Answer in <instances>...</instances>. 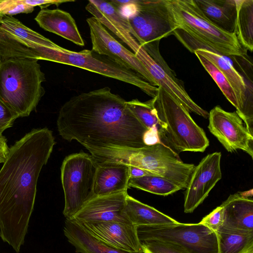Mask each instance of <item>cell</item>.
I'll list each match as a JSON object with an SVG mask.
<instances>
[{
	"label": "cell",
	"mask_w": 253,
	"mask_h": 253,
	"mask_svg": "<svg viewBox=\"0 0 253 253\" xmlns=\"http://www.w3.org/2000/svg\"><path fill=\"white\" fill-rule=\"evenodd\" d=\"M126 102L107 86L74 96L59 110V134L68 141H77L90 154L149 146L160 135L144 126Z\"/></svg>",
	"instance_id": "cell-1"
},
{
	"label": "cell",
	"mask_w": 253,
	"mask_h": 253,
	"mask_svg": "<svg viewBox=\"0 0 253 253\" xmlns=\"http://www.w3.org/2000/svg\"><path fill=\"white\" fill-rule=\"evenodd\" d=\"M55 143L47 127L33 129L9 148L0 169V236L17 253L28 231L39 174Z\"/></svg>",
	"instance_id": "cell-2"
},
{
	"label": "cell",
	"mask_w": 253,
	"mask_h": 253,
	"mask_svg": "<svg viewBox=\"0 0 253 253\" xmlns=\"http://www.w3.org/2000/svg\"><path fill=\"white\" fill-rule=\"evenodd\" d=\"M167 0L177 26L174 35L185 46L198 43L196 49L206 48L223 56L244 58L247 55V51L235 33L226 32L211 22L194 0Z\"/></svg>",
	"instance_id": "cell-3"
},
{
	"label": "cell",
	"mask_w": 253,
	"mask_h": 253,
	"mask_svg": "<svg viewBox=\"0 0 253 253\" xmlns=\"http://www.w3.org/2000/svg\"><path fill=\"white\" fill-rule=\"evenodd\" d=\"M38 61L11 59L0 62V99L19 117L29 116L44 94L45 75Z\"/></svg>",
	"instance_id": "cell-4"
},
{
	"label": "cell",
	"mask_w": 253,
	"mask_h": 253,
	"mask_svg": "<svg viewBox=\"0 0 253 253\" xmlns=\"http://www.w3.org/2000/svg\"><path fill=\"white\" fill-rule=\"evenodd\" d=\"M178 154L162 143L137 149L106 151L93 155L96 162L123 163L163 177L185 189L195 167L185 163Z\"/></svg>",
	"instance_id": "cell-5"
},
{
	"label": "cell",
	"mask_w": 253,
	"mask_h": 253,
	"mask_svg": "<svg viewBox=\"0 0 253 253\" xmlns=\"http://www.w3.org/2000/svg\"><path fill=\"white\" fill-rule=\"evenodd\" d=\"M152 98L157 117L165 126L166 145L177 154L185 151L204 152L209 140L189 111L161 87Z\"/></svg>",
	"instance_id": "cell-6"
},
{
	"label": "cell",
	"mask_w": 253,
	"mask_h": 253,
	"mask_svg": "<svg viewBox=\"0 0 253 253\" xmlns=\"http://www.w3.org/2000/svg\"><path fill=\"white\" fill-rule=\"evenodd\" d=\"M97 55L88 49L79 52L69 50L53 42L50 46H46L44 60L73 66L117 80L138 87L152 98L155 97L158 87L108 57L101 58Z\"/></svg>",
	"instance_id": "cell-7"
},
{
	"label": "cell",
	"mask_w": 253,
	"mask_h": 253,
	"mask_svg": "<svg viewBox=\"0 0 253 253\" xmlns=\"http://www.w3.org/2000/svg\"><path fill=\"white\" fill-rule=\"evenodd\" d=\"M124 7L128 8L126 16L145 51L159 47L161 39L177 30L167 0H132Z\"/></svg>",
	"instance_id": "cell-8"
},
{
	"label": "cell",
	"mask_w": 253,
	"mask_h": 253,
	"mask_svg": "<svg viewBox=\"0 0 253 253\" xmlns=\"http://www.w3.org/2000/svg\"><path fill=\"white\" fill-rule=\"evenodd\" d=\"M97 165L91 155L81 151L67 156L61 167L65 204L63 214L71 219L81 207L95 197Z\"/></svg>",
	"instance_id": "cell-9"
},
{
	"label": "cell",
	"mask_w": 253,
	"mask_h": 253,
	"mask_svg": "<svg viewBox=\"0 0 253 253\" xmlns=\"http://www.w3.org/2000/svg\"><path fill=\"white\" fill-rule=\"evenodd\" d=\"M141 242L157 240L178 245L191 253H217L216 232L200 223L137 227Z\"/></svg>",
	"instance_id": "cell-10"
},
{
	"label": "cell",
	"mask_w": 253,
	"mask_h": 253,
	"mask_svg": "<svg viewBox=\"0 0 253 253\" xmlns=\"http://www.w3.org/2000/svg\"><path fill=\"white\" fill-rule=\"evenodd\" d=\"M89 29L92 51L127 69L138 74L144 80L157 87V84L141 62L135 55L113 36L96 18L86 19Z\"/></svg>",
	"instance_id": "cell-11"
},
{
	"label": "cell",
	"mask_w": 253,
	"mask_h": 253,
	"mask_svg": "<svg viewBox=\"0 0 253 253\" xmlns=\"http://www.w3.org/2000/svg\"><path fill=\"white\" fill-rule=\"evenodd\" d=\"M209 113L208 128L229 152L242 150L253 158V135L236 112L216 106Z\"/></svg>",
	"instance_id": "cell-12"
},
{
	"label": "cell",
	"mask_w": 253,
	"mask_h": 253,
	"mask_svg": "<svg viewBox=\"0 0 253 253\" xmlns=\"http://www.w3.org/2000/svg\"><path fill=\"white\" fill-rule=\"evenodd\" d=\"M221 154H209L195 166L184 194V211L192 213L201 204L222 177Z\"/></svg>",
	"instance_id": "cell-13"
},
{
	"label": "cell",
	"mask_w": 253,
	"mask_h": 253,
	"mask_svg": "<svg viewBox=\"0 0 253 253\" xmlns=\"http://www.w3.org/2000/svg\"><path fill=\"white\" fill-rule=\"evenodd\" d=\"M76 221L95 238L112 247L129 253L142 251L137 227L131 224L116 221Z\"/></svg>",
	"instance_id": "cell-14"
},
{
	"label": "cell",
	"mask_w": 253,
	"mask_h": 253,
	"mask_svg": "<svg viewBox=\"0 0 253 253\" xmlns=\"http://www.w3.org/2000/svg\"><path fill=\"white\" fill-rule=\"evenodd\" d=\"M127 191L95 196L73 217L79 222L116 221L131 224L125 212Z\"/></svg>",
	"instance_id": "cell-15"
},
{
	"label": "cell",
	"mask_w": 253,
	"mask_h": 253,
	"mask_svg": "<svg viewBox=\"0 0 253 253\" xmlns=\"http://www.w3.org/2000/svg\"><path fill=\"white\" fill-rule=\"evenodd\" d=\"M253 189L230 195L221 206L223 221L217 231L253 232Z\"/></svg>",
	"instance_id": "cell-16"
},
{
	"label": "cell",
	"mask_w": 253,
	"mask_h": 253,
	"mask_svg": "<svg viewBox=\"0 0 253 253\" xmlns=\"http://www.w3.org/2000/svg\"><path fill=\"white\" fill-rule=\"evenodd\" d=\"M96 163L93 188L95 196L127 191L130 178L128 165L112 162Z\"/></svg>",
	"instance_id": "cell-17"
},
{
	"label": "cell",
	"mask_w": 253,
	"mask_h": 253,
	"mask_svg": "<svg viewBox=\"0 0 253 253\" xmlns=\"http://www.w3.org/2000/svg\"><path fill=\"white\" fill-rule=\"evenodd\" d=\"M35 19L44 30L56 34L78 45H84L76 23L69 12L59 8L42 9Z\"/></svg>",
	"instance_id": "cell-18"
},
{
	"label": "cell",
	"mask_w": 253,
	"mask_h": 253,
	"mask_svg": "<svg viewBox=\"0 0 253 253\" xmlns=\"http://www.w3.org/2000/svg\"><path fill=\"white\" fill-rule=\"evenodd\" d=\"M63 232L77 253H142V251L129 253L112 247L95 238L73 219H65Z\"/></svg>",
	"instance_id": "cell-19"
},
{
	"label": "cell",
	"mask_w": 253,
	"mask_h": 253,
	"mask_svg": "<svg viewBox=\"0 0 253 253\" xmlns=\"http://www.w3.org/2000/svg\"><path fill=\"white\" fill-rule=\"evenodd\" d=\"M125 212L133 225H164L178 224L179 222L156 209L146 205L129 196H126Z\"/></svg>",
	"instance_id": "cell-20"
},
{
	"label": "cell",
	"mask_w": 253,
	"mask_h": 253,
	"mask_svg": "<svg viewBox=\"0 0 253 253\" xmlns=\"http://www.w3.org/2000/svg\"><path fill=\"white\" fill-rule=\"evenodd\" d=\"M204 15L221 29L234 33L236 17L235 0H194Z\"/></svg>",
	"instance_id": "cell-21"
},
{
	"label": "cell",
	"mask_w": 253,
	"mask_h": 253,
	"mask_svg": "<svg viewBox=\"0 0 253 253\" xmlns=\"http://www.w3.org/2000/svg\"><path fill=\"white\" fill-rule=\"evenodd\" d=\"M236 17L234 33L246 50L253 49V0H235Z\"/></svg>",
	"instance_id": "cell-22"
},
{
	"label": "cell",
	"mask_w": 253,
	"mask_h": 253,
	"mask_svg": "<svg viewBox=\"0 0 253 253\" xmlns=\"http://www.w3.org/2000/svg\"><path fill=\"white\" fill-rule=\"evenodd\" d=\"M126 103L129 109L143 126L148 130L158 133L162 143L166 145L164 125L157 117L153 98L146 102L134 99Z\"/></svg>",
	"instance_id": "cell-23"
},
{
	"label": "cell",
	"mask_w": 253,
	"mask_h": 253,
	"mask_svg": "<svg viewBox=\"0 0 253 253\" xmlns=\"http://www.w3.org/2000/svg\"><path fill=\"white\" fill-rule=\"evenodd\" d=\"M217 253H253V232H216Z\"/></svg>",
	"instance_id": "cell-24"
},
{
	"label": "cell",
	"mask_w": 253,
	"mask_h": 253,
	"mask_svg": "<svg viewBox=\"0 0 253 253\" xmlns=\"http://www.w3.org/2000/svg\"><path fill=\"white\" fill-rule=\"evenodd\" d=\"M128 187L161 196H167L181 190L180 187L171 181L156 175L129 178Z\"/></svg>",
	"instance_id": "cell-25"
},
{
	"label": "cell",
	"mask_w": 253,
	"mask_h": 253,
	"mask_svg": "<svg viewBox=\"0 0 253 253\" xmlns=\"http://www.w3.org/2000/svg\"><path fill=\"white\" fill-rule=\"evenodd\" d=\"M0 28L22 40L43 46H49L53 42L12 16L2 15L0 18Z\"/></svg>",
	"instance_id": "cell-26"
},
{
	"label": "cell",
	"mask_w": 253,
	"mask_h": 253,
	"mask_svg": "<svg viewBox=\"0 0 253 253\" xmlns=\"http://www.w3.org/2000/svg\"><path fill=\"white\" fill-rule=\"evenodd\" d=\"M200 63L212 77L226 99L235 107L236 113L240 110V106L236 93L226 77L210 61L196 52H194Z\"/></svg>",
	"instance_id": "cell-27"
},
{
	"label": "cell",
	"mask_w": 253,
	"mask_h": 253,
	"mask_svg": "<svg viewBox=\"0 0 253 253\" xmlns=\"http://www.w3.org/2000/svg\"><path fill=\"white\" fill-rule=\"evenodd\" d=\"M142 253H191L183 247L170 242L150 240L141 242Z\"/></svg>",
	"instance_id": "cell-28"
},
{
	"label": "cell",
	"mask_w": 253,
	"mask_h": 253,
	"mask_svg": "<svg viewBox=\"0 0 253 253\" xmlns=\"http://www.w3.org/2000/svg\"><path fill=\"white\" fill-rule=\"evenodd\" d=\"M34 8L23 3L22 0H0V12L4 15L31 13Z\"/></svg>",
	"instance_id": "cell-29"
},
{
	"label": "cell",
	"mask_w": 253,
	"mask_h": 253,
	"mask_svg": "<svg viewBox=\"0 0 253 253\" xmlns=\"http://www.w3.org/2000/svg\"><path fill=\"white\" fill-rule=\"evenodd\" d=\"M18 118V115L0 99V136L5 129L13 126Z\"/></svg>",
	"instance_id": "cell-30"
},
{
	"label": "cell",
	"mask_w": 253,
	"mask_h": 253,
	"mask_svg": "<svg viewBox=\"0 0 253 253\" xmlns=\"http://www.w3.org/2000/svg\"><path fill=\"white\" fill-rule=\"evenodd\" d=\"M223 221V209L220 205L205 216L199 223L216 232L222 226Z\"/></svg>",
	"instance_id": "cell-31"
},
{
	"label": "cell",
	"mask_w": 253,
	"mask_h": 253,
	"mask_svg": "<svg viewBox=\"0 0 253 253\" xmlns=\"http://www.w3.org/2000/svg\"><path fill=\"white\" fill-rule=\"evenodd\" d=\"M7 139L3 136H0V161L3 163L6 159L9 151Z\"/></svg>",
	"instance_id": "cell-32"
},
{
	"label": "cell",
	"mask_w": 253,
	"mask_h": 253,
	"mask_svg": "<svg viewBox=\"0 0 253 253\" xmlns=\"http://www.w3.org/2000/svg\"><path fill=\"white\" fill-rule=\"evenodd\" d=\"M129 178H137L145 175H154L152 173L139 168L129 166Z\"/></svg>",
	"instance_id": "cell-33"
},
{
	"label": "cell",
	"mask_w": 253,
	"mask_h": 253,
	"mask_svg": "<svg viewBox=\"0 0 253 253\" xmlns=\"http://www.w3.org/2000/svg\"><path fill=\"white\" fill-rule=\"evenodd\" d=\"M3 15H2L0 12V18H1V17Z\"/></svg>",
	"instance_id": "cell-34"
},
{
	"label": "cell",
	"mask_w": 253,
	"mask_h": 253,
	"mask_svg": "<svg viewBox=\"0 0 253 253\" xmlns=\"http://www.w3.org/2000/svg\"><path fill=\"white\" fill-rule=\"evenodd\" d=\"M0 163H1V162L0 161Z\"/></svg>",
	"instance_id": "cell-35"
},
{
	"label": "cell",
	"mask_w": 253,
	"mask_h": 253,
	"mask_svg": "<svg viewBox=\"0 0 253 253\" xmlns=\"http://www.w3.org/2000/svg\"></svg>",
	"instance_id": "cell-36"
}]
</instances>
